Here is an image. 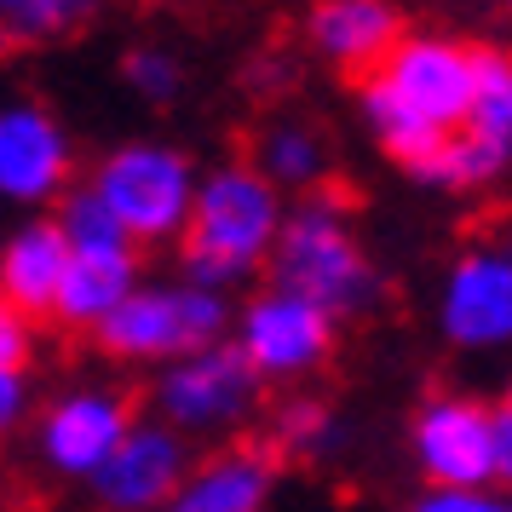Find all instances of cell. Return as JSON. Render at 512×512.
<instances>
[{
	"mask_svg": "<svg viewBox=\"0 0 512 512\" xmlns=\"http://www.w3.org/2000/svg\"><path fill=\"white\" fill-rule=\"evenodd\" d=\"M75 173V139L41 98H6L0 104V202L18 213H41L64 202Z\"/></svg>",
	"mask_w": 512,
	"mask_h": 512,
	"instance_id": "cell-10",
	"label": "cell"
},
{
	"mask_svg": "<svg viewBox=\"0 0 512 512\" xmlns=\"http://www.w3.org/2000/svg\"><path fill=\"white\" fill-rule=\"evenodd\" d=\"M484 6H495V12H507L512 18V0H484Z\"/></svg>",
	"mask_w": 512,
	"mask_h": 512,
	"instance_id": "cell-28",
	"label": "cell"
},
{
	"mask_svg": "<svg viewBox=\"0 0 512 512\" xmlns=\"http://www.w3.org/2000/svg\"><path fill=\"white\" fill-rule=\"evenodd\" d=\"M478 144L512 162V52L507 47H478V75H472V110L466 127Z\"/></svg>",
	"mask_w": 512,
	"mask_h": 512,
	"instance_id": "cell-18",
	"label": "cell"
},
{
	"mask_svg": "<svg viewBox=\"0 0 512 512\" xmlns=\"http://www.w3.org/2000/svg\"><path fill=\"white\" fill-rule=\"evenodd\" d=\"M277 495V449L231 443L190 466V478L162 512H271Z\"/></svg>",
	"mask_w": 512,
	"mask_h": 512,
	"instance_id": "cell-14",
	"label": "cell"
},
{
	"mask_svg": "<svg viewBox=\"0 0 512 512\" xmlns=\"http://www.w3.org/2000/svg\"><path fill=\"white\" fill-rule=\"evenodd\" d=\"M190 466H196L190 438H179L162 420H133V432L87 489L104 512H162L190 478Z\"/></svg>",
	"mask_w": 512,
	"mask_h": 512,
	"instance_id": "cell-12",
	"label": "cell"
},
{
	"mask_svg": "<svg viewBox=\"0 0 512 512\" xmlns=\"http://www.w3.org/2000/svg\"><path fill=\"white\" fill-rule=\"evenodd\" d=\"M29 409H35V386H29V374L0 369V443H6L12 432H18V426H24Z\"/></svg>",
	"mask_w": 512,
	"mask_h": 512,
	"instance_id": "cell-26",
	"label": "cell"
},
{
	"mask_svg": "<svg viewBox=\"0 0 512 512\" xmlns=\"http://www.w3.org/2000/svg\"><path fill=\"white\" fill-rule=\"evenodd\" d=\"M409 461L426 489L495 484V409L466 392L426 397L409 420Z\"/></svg>",
	"mask_w": 512,
	"mask_h": 512,
	"instance_id": "cell-9",
	"label": "cell"
},
{
	"mask_svg": "<svg viewBox=\"0 0 512 512\" xmlns=\"http://www.w3.org/2000/svg\"><path fill=\"white\" fill-rule=\"evenodd\" d=\"M202 173L179 144L167 139H121L93 162V190L104 208L121 219V231L133 236V248H162L179 242L190 225V202H196Z\"/></svg>",
	"mask_w": 512,
	"mask_h": 512,
	"instance_id": "cell-3",
	"label": "cell"
},
{
	"mask_svg": "<svg viewBox=\"0 0 512 512\" xmlns=\"http://www.w3.org/2000/svg\"><path fill=\"white\" fill-rule=\"evenodd\" d=\"M104 0H0V41L12 47H41L64 41L75 29L98 24Z\"/></svg>",
	"mask_w": 512,
	"mask_h": 512,
	"instance_id": "cell-21",
	"label": "cell"
},
{
	"mask_svg": "<svg viewBox=\"0 0 512 512\" xmlns=\"http://www.w3.org/2000/svg\"><path fill=\"white\" fill-rule=\"evenodd\" d=\"M58 231L70 242V254H139L133 248V236L121 231V219L104 202H98L93 190H64V202H58Z\"/></svg>",
	"mask_w": 512,
	"mask_h": 512,
	"instance_id": "cell-22",
	"label": "cell"
},
{
	"mask_svg": "<svg viewBox=\"0 0 512 512\" xmlns=\"http://www.w3.org/2000/svg\"><path fill=\"white\" fill-rule=\"evenodd\" d=\"M288 219L282 190L254 162H219L202 173L190 225L179 236V271L208 294H231L254 277L277 248V231Z\"/></svg>",
	"mask_w": 512,
	"mask_h": 512,
	"instance_id": "cell-1",
	"label": "cell"
},
{
	"mask_svg": "<svg viewBox=\"0 0 512 512\" xmlns=\"http://www.w3.org/2000/svg\"><path fill=\"white\" fill-rule=\"evenodd\" d=\"M472 75H478V47H466L455 35H403L392 47V58L380 64L374 81L380 93L392 98L397 110L409 121H420L426 133H461L466 127V110H472Z\"/></svg>",
	"mask_w": 512,
	"mask_h": 512,
	"instance_id": "cell-6",
	"label": "cell"
},
{
	"mask_svg": "<svg viewBox=\"0 0 512 512\" xmlns=\"http://www.w3.org/2000/svg\"><path fill=\"white\" fill-rule=\"evenodd\" d=\"M225 334H231V300L179 277V282H139L93 328V346L104 357H116V363H150V369H162L173 357L219 346Z\"/></svg>",
	"mask_w": 512,
	"mask_h": 512,
	"instance_id": "cell-4",
	"label": "cell"
},
{
	"mask_svg": "<svg viewBox=\"0 0 512 512\" xmlns=\"http://www.w3.org/2000/svg\"><path fill=\"white\" fill-rule=\"evenodd\" d=\"M231 346L248 357V369L271 386H294L328 369V357L340 346V323L323 305L300 300L288 288H265L231 317Z\"/></svg>",
	"mask_w": 512,
	"mask_h": 512,
	"instance_id": "cell-7",
	"label": "cell"
},
{
	"mask_svg": "<svg viewBox=\"0 0 512 512\" xmlns=\"http://www.w3.org/2000/svg\"><path fill=\"white\" fill-rule=\"evenodd\" d=\"M133 403L116 386H70L35 415V461L64 484H93L104 461L133 432Z\"/></svg>",
	"mask_w": 512,
	"mask_h": 512,
	"instance_id": "cell-8",
	"label": "cell"
},
{
	"mask_svg": "<svg viewBox=\"0 0 512 512\" xmlns=\"http://www.w3.org/2000/svg\"><path fill=\"white\" fill-rule=\"evenodd\" d=\"M507 409H512V380H507Z\"/></svg>",
	"mask_w": 512,
	"mask_h": 512,
	"instance_id": "cell-29",
	"label": "cell"
},
{
	"mask_svg": "<svg viewBox=\"0 0 512 512\" xmlns=\"http://www.w3.org/2000/svg\"><path fill=\"white\" fill-rule=\"evenodd\" d=\"M265 271H271V288H288L300 300L323 305L334 323L380 305V265L369 259L346 202L334 190H311L288 208Z\"/></svg>",
	"mask_w": 512,
	"mask_h": 512,
	"instance_id": "cell-2",
	"label": "cell"
},
{
	"mask_svg": "<svg viewBox=\"0 0 512 512\" xmlns=\"http://www.w3.org/2000/svg\"><path fill=\"white\" fill-rule=\"evenodd\" d=\"M507 167H512L507 156H495V150L478 144L472 133H449L438 150H426V156L409 167V179H420L426 190H484V185H495Z\"/></svg>",
	"mask_w": 512,
	"mask_h": 512,
	"instance_id": "cell-19",
	"label": "cell"
},
{
	"mask_svg": "<svg viewBox=\"0 0 512 512\" xmlns=\"http://www.w3.org/2000/svg\"><path fill=\"white\" fill-rule=\"evenodd\" d=\"M254 167L271 179L277 190H311L328 179V139L311 121H271L254 139Z\"/></svg>",
	"mask_w": 512,
	"mask_h": 512,
	"instance_id": "cell-17",
	"label": "cell"
},
{
	"mask_svg": "<svg viewBox=\"0 0 512 512\" xmlns=\"http://www.w3.org/2000/svg\"><path fill=\"white\" fill-rule=\"evenodd\" d=\"M259 392H265V380L248 369V357L231 340L202 346V351H190V357H173L150 380L156 420L173 426L179 438H213V432L248 426L259 409Z\"/></svg>",
	"mask_w": 512,
	"mask_h": 512,
	"instance_id": "cell-5",
	"label": "cell"
},
{
	"mask_svg": "<svg viewBox=\"0 0 512 512\" xmlns=\"http://www.w3.org/2000/svg\"><path fill=\"white\" fill-rule=\"evenodd\" d=\"M495 484L512 489V409H495Z\"/></svg>",
	"mask_w": 512,
	"mask_h": 512,
	"instance_id": "cell-27",
	"label": "cell"
},
{
	"mask_svg": "<svg viewBox=\"0 0 512 512\" xmlns=\"http://www.w3.org/2000/svg\"><path fill=\"white\" fill-rule=\"evenodd\" d=\"M409 512H512V489L478 484V489H420Z\"/></svg>",
	"mask_w": 512,
	"mask_h": 512,
	"instance_id": "cell-24",
	"label": "cell"
},
{
	"mask_svg": "<svg viewBox=\"0 0 512 512\" xmlns=\"http://www.w3.org/2000/svg\"><path fill=\"white\" fill-rule=\"evenodd\" d=\"M139 282H144L139 277V254H70V271H64V288H58L52 317H58L64 328L93 334Z\"/></svg>",
	"mask_w": 512,
	"mask_h": 512,
	"instance_id": "cell-16",
	"label": "cell"
},
{
	"mask_svg": "<svg viewBox=\"0 0 512 512\" xmlns=\"http://www.w3.org/2000/svg\"><path fill=\"white\" fill-rule=\"evenodd\" d=\"M271 432H277L282 455H300V461H334L351 443V426L340 420V409H328L323 397H288L277 409Z\"/></svg>",
	"mask_w": 512,
	"mask_h": 512,
	"instance_id": "cell-20",
	"label": "cell"
},
{
	"mask_svg": "<svg viewBox=\"0 0 512 512\" xmlns=\"http://www.w3.org/2000/svg\"><path fill=\"white\" fill-rule=\"evenodd\" d=\"M438 334L443 346L478 357L512 346V242H478L443 271Z\"/></svg>",
	"mask_w": 512,
	"mask_h": 512,
	"instance_id": "cell-11",
	"label": "cell"
},
{
	"mask_svg": "<svg viewBox=\"0 0 512 512\" xmlns=\"http://www.w3.org/2000/svg\"><path fill=\"white\" fill-rule=\"evenodd\" d=\"M70 271V242L47 213H24L12 231L0 236V300H12L29 323L52 317L58 288Z\"/></svg>",
	"mask_w": 512,
	"mask_h": 512,
	"instance_id": "cell-15",
	"label": "cell"
},
{
	"mask_svg": "<svg viewBox=\"0 0 512 512\" xmlns=\"http://www.w3.org/2000/svg\"><path fill=\"white\" fill-rule=\"evenodd\" d=\"M29 363H35V323L12 300H0V369L29 374Z\"/></svg>",
	"mask_w": 512,
	"mask_h": 512,
	"instance_id": "cell-25",
	"label": "cell"
},
{
	"mask_svg": "<svg viewBox=\"0 0 512 512\" xmlns=\"http://www.w3.org/2000/svg\"><path fill=\"white\" fill-rule=\"evenodd\" d=\"M121 81L144 98V104H173L185 93V64L173 47H133L121 58Z\"/></svg>",
	"mask_w": 512,
	"mask_h": 512,
	"instance_id": "cell-23",
	"label": "cell"
},
{
	"mask_svg": "<svg viewBox=\"0 0 512 512\" xmlns=\"http://www.w3.org/2000/svg\"><path fill=\"white\" fill-rule=\"evenodd\" d=\"M397 0H311L305 6V47L340 75H374L403 41Z\"/></svg>",
	"mask_w": 512,
	"mask_h": 512,
	"instance_id": "cell-13",
	"label": "cell"
}]
</instances>
